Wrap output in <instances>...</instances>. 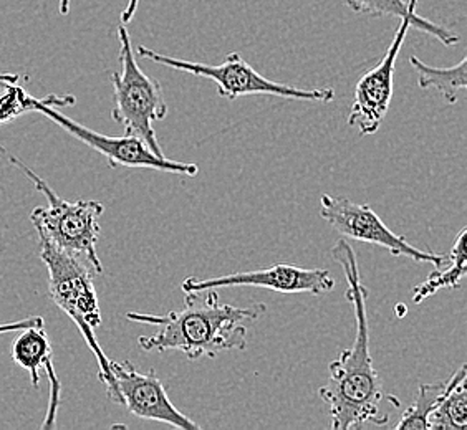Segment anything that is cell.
<instances>
[{"label": "cell", "instance_id": "6da1fadb", "mask_svg": "<svg viewBox=\"0 0 467 430\" xmlns=\"http://www.w3.org/2000/svg\"><path fill=\"white\" fill-rule=\"evenodd\" d=\"M332 255L342 265L347 278V300L353 306L357 334L350 348L330 363V377L318 389V395L328 405L332 429H357L367 424L387 425L389 417L381 411V404L387 399L395 404L400 401L395 395L385 394L369 350L368 288L361 283L357 251L350 243L338 241Z\"/></svg>", "mask_w": 467, "mask_h": 430}, {"label": "cell", "instance_id": "7a4b0ae2", "mask_svg": "<svg viewBox=\"0 0 467 430\" xmlns=\"http://www.w3.org/2000/svg\"><path fill=\"white\" fill-rule=\"evenodd\" d=\"M267 312L264 303L249 306L225 305L219 302L217 290L189 292L184 308L166 314H126L130 322L153 324L158 332L141 336L144 351H181L186 358H216L225 351L247 348L249 322H257Z\"/></svg>", "mask_w": 467, "mask_h": 430}, {"label": "cell", "instance_id": "3957f363", "mask_svg": "<svg viewBox=\"0 0 467 430\" xmlns=\"http://www.w3.org/2000/svg\"><path fill=\"white\" fill-rule=\"evenodd\" d=\"M38 241L40 259L48 270V292L52 300L78 326L83 340L97 358L99 381L107 387V394L113 403L121 404L109 359L95 336V330L101 324V310L93 280L99 273L80 257L57 249L42 237Z\"/></svg>", "mask_w": 467, "mask_h": 430}, {"label": "cell", "instance_id": "277c9868", "mask_svg": "<svg viewBox=\"0 0 467 430\" xmlns=\"http://www.w3.org/2000/svg\"><path fill=\"white\" fill-rule=\"evenodd\" d=\"M0 153L14 168L22 170L32 180L36 190L46 196L48 206L36 207L30 214L38 237L46 239L60 251L88 261L95 271L101 275L103 265L97 253V243L101 230L99 217L105 212V206L99 200H65L26 162L20 161L2 146Z\"/></svg>", "mask_w": 467, "mask_h": 430}, {"label": "cell", "instance_id": "5b68a950", "mask_svg": "<svg viewBox=\"0 0 467 430\" xmlns=\"http://www.w3.org/2000/svg\"><path fill=\"white\" fill-rule=\"evenodd\" d=\"M118 42L121 70L109 77L115 101L111 117L125 128V135L140 138L154 154L161 156V146L153 128L154 121L168 117L161 83L140 68L125 24L118 26Z\"/></svg>", "mask_w": 467, "mask_h": 430}, {"label": "cell", "instance_id": "8992f818", "mask_svg": "<svg viewBox=\"0 0 467 430\" xmlns=\"http://www.w3.org/2000/svg\"><path fill=\"white\" fill-rule=\"evenodd\" d=\"M421 30L422 34L434 36L446 46L459 44V36L448 28L441 27L428 18L421 17L418 10L410 12L406 17L400 18L391 46L375 68L365 73L355 87V99L351 105L347 123L358 131L359 136L375 135L387 117L388 109L393 98L395 88V67L398 55L403 48L410 28Z\"/></svg>", "mask_w": 467, "mask_h": 430}, {"label": "cell", "instance_id": "52a82bcc", "mask_svg": "<svg viewBox=\"0 0 467 430\" xmlns=\"http://www.w3.org/2000/svg\"><path fill=\"white\" fill-rule=\"evenodd\" d=\"M136 55L162 65L166 68L214 81L219 97L231 101L241 97H252V95H267V97H277V98L315 101V103H330L335 98V91L332 88L304 90V88H296L290 85L269 80L262 77L261 73L255 72L239 54L225 55L224 62L219 65L174 58L144 46L136 48Z\"/></svg>", "mask_w": 467, "mask_h": 430}, {"label": "cell", "instance_id": "ba28073f", "mask_svg": "<svg viewBox=\"0 0 467 430\" xmlns=\"http://www.w3.org/2000/svg\"><path fill=\"white\" fill-rule=\"evenodd\" d=\"M75 97H57L50 95L46 98H34L32 113H42L44 117L52 119L67 133H70L78 141L87 144L91 149L107 158L109 168H143V169L160 170L168 174L188 176L194 178L199 174V166L196 162H180L168 159L164 154H154L144 141L136 136H111L99 135L88 128L73 121L72 118L65 117L55 108L73 107Z\"/></svg>", "mask_w": 467, "mask_h": 430}, {"label": "cell", "instance_id": "9c48e42d", "mask_svg": "<svg viewBox=\"0 0 467 430\" xmlns=\"http://www.w3.org/2000/svg\"><path fill=\"white\" fill-rule=\"evenodd\" d=\"M320 215L337 232L358 242L381 247L393 257H406L418 263H431L436 269L448 261L446 253L440 255L434 251H420L405 237L389 230L368 204L361 206L342 196L325 194L320 199Z\"/></svg>", "mask_w": 467, "mask_h": 430}, {"label": "cell", "instance_id": "30bf717a", "mask_svg": "<svg viewBox=\"0 0 467 430\" xmlns=\"http://www.w3.org/2000/svg\"><path fill=\"white\" fill-rule=\"evenodd\" d=\"M109 366L117 383L121 405H126L133 415L146 421L168 424L176 429H201L199 424L191 421L171 403L154 369L141 373L131 361H109Z\"/></svg>", "mask_w": 467, "mask_h": 430}, {"label": "cell", "instance_id": "8fae6325", "mask_svg": "<svg viewBox=\"0 0 467 430\" xmlns=\"http://www.w3.org/2000/svg\"><path fill=\"white\" fill-rule=\"evenodd\" d=\"M229 287H257L274 290L279 293L296 295L308 293L320 296L332 292L335 280L328 270L302 269L296 265H274L255 271H237L231 275L213 278L189 277L182 282V292H204Z\"/></svg>", "mask_w": 467, "mask_h": 430}, {"label": "cell", "instance_id": "7c38bea8", "mask_svg": "<svg viewBox=\"0 0 467 430\" xmlns=\"http://www.w3.org/2000/svg\"><path fill=\"white\" fill-rule=\"evenodd\" d=\"M17 340L12 344V358L22 369H27L30 373V381L34 387L40 385V369L47 371V376L50 381V404L47 419L42 424V429L55 427V415L60 407V391L62 384L57 377L54 369V351L52 343L44 326H30L22 332H18Z\"/></svg>", "mask_w": 467, "mask_h": 430}, {"label": "cell", "instance_id": "4fadbf2b", "mask_svg": "<svg viewBox=\"0 0 467 430\" xmlns=\"http://www.w3.org/2000/svg\"><path fill=\"white\" fill-rule=\"evenodd\" d=\"M467 229L462 227L458 233L456 241L452 243L450 253H446L448 261L442 265V269H436L430 277L422 282L421 285L414 288V303H422L430 296L436 295L440 290H459L462 280L467 275V255H466Z\"/></svg>", "mask_w": 467, "mask_h": 430}, {"label": "cell", "instance_id": "5bb4252c", "mask_svg": "<svg viewBox=\"0 0 467 430\" xmlns=\"http://www.w3.org/2000/svg\"><path fill=\"white\" fill-rule=\"evenodd\" d=\"M410 63L418 73V85L421 90H436L450 105L458 103L459 91L466 90L467 87L466 56L448 68L431 67L420 60L416 55L410 56Z\"/></svg>", "mask_w": 467, "mask_h": 430}, {"label": "cell", "instance_id": "9a60e30c", "mask_svg": "<svg viewBox=\"0 0 467 430\" xmlns=\"http://www.w3.org/2000/svg\"><path fill=\"white\" fill-rule=\"evenodd\" d=\"M461 379H466V366L464 364L451 376L448 383L420 385L413 405L403 414V417L396 424V429H428L430 414L441 403V399L450 393L451 387L459 383Z\"/></svg>", "mask_w": 467, "mask_h": 430}, {"label": "cell", "instance_id": "2e32d148", "mask_svg": "<svg viewBox=\"0 0 467 430\" xmlns=\"http://www.w3.org/2000/svg\"><path fill=\"white\" fill-rule=\"evenodd\" d=\"M467 389L466 379L452 385L450 393L441 399L428 419V429L466 430Z\"/></svg>", "mask_w": 467, "mask_h": 430}, {"label": "cell", "instance_id": "e0dca14e", "mask_svg": "<svg viewBox=\"0 0 467 430\" xmlns=\"http://www.w3.org/2000/svg\"><path fill=\"white\" fill-rule=\"evenodd\" d=\"M348 9L369 17L403 18L418 7V0H345Z\"/></svg>", "mask_w": 467, "mask_h": 430}, {"label": "cell", "instance_id": "ac0fdd59", "mask_svg": "<svg viewBox=\"0 0 467 430\" xmlns=\"http://www.w3.org/2000/svg\"><path fill=\"white\" fill-rule=\"evenodd\" d=\"M4 88L5 91L0 97V125L24 113H32V103L36 97L28 95L18 83H12Z\"/></svg>", "mask_w": 467, "mask_h": 430}, {"label": "cell", "instance_id": "d6986e66", "mask_svg": "<svg viewBox=\"0 0 467 430\" xmlns=\"http://www.w3.org/2000/svg\"><path fill=\"white\" fill-rule=\"evenodd\" d=\"M44 318L42 316H28L24 320L12 322H0V334H7V333H18L30 326H44Z\"/></svg>", "mask_w": 467, "mask_h": 430}, {"label": "cell", "instance_id": "ffe728a7", "mask_svg": "<svg viewBox=\"0 0 467 430\" xmlns=\"http://www.w3.org/2000/svg\"><path fill=\"white\" fill-rule=\"evenodd\" d=\"M138 5H140V0H128L126 2V7L121 12V24H130L133 17H135L136 10H138Z\"/></svg>", "mask_w": 467, "mask_h": 430}, {"label": "cell", "instance_id": "44dd1931", "mask_svg": "<svg viewBox=\"0 0 467 430\" xmlns=\"http://www.w3.org/2000/svg\"><path fill=\"white\" fill-rule=\"evenodd\" d=\"M22 80V77L17 73H0V87H7L12 83H18Z\"/></svg>", "mask_w": 467, "mask_h": 430}, {"label": "cell", "instance_id": "7402d4cb", "mask_svg": "<svg viewBox=\"0 0 467 430\" xmlns=\"http://www.w3.org/2000/svg\"><path fill=\"white\" fill-rule=\"evenodd\" d=\"M70 4H72V0H60V4H58V10H60V14H62V15H68V12H70Z\"/></svg>", "mask_w": 467, "mask_h": 430}]
</instances>
